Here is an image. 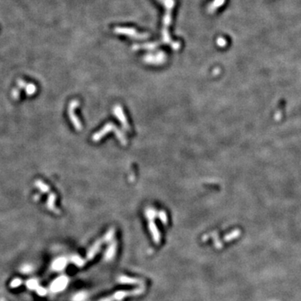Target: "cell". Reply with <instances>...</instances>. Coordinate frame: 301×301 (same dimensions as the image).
Segmentation results:
<instances>
[{
	"label": "cell",
	"mask_w": 301,
	"mask_h": 301,
	"mask_svg": "<svg viewBox=\"0 0 301 301\" xmlns=\"http://www.w3.org/2000/svg\"><path fill=\"white\" fill-rule=\"evenodd\" d=\"M66 285V279H64L63 280L62 279H59L57 280L56 282L55 283V285H53V290H60V289H63Z\"/></svg>",
	"instance_id": "cell-1"
},
{
	"label": "cell",
	"mask_w": 301,
	"mask_h": 301,
	"mask_svg": "<svg viewBox=\"0 0 301 301\" xmlns=\"http://www.w3.org/2000/svg\"><path fill=\"white\" fill-rule=\"evenodd\" d=\"M65 265V260H58L55 263L54 266L55 268H58V269H60V268H63L64 266Z\"/></svg>",
	"instance_id": "cell-2"
},
{
	"label": "cell",
	"mask_w": 301,
	"mask_h": 301,
	"mask_svg": "<svg viewBox=\"0 0 301 301\" xmlns=\"http://www.w3.org/2000/svg\"><path fill=\"white\" fill-rule=\"evenodd\" d=\"M19 284H20V282H19V280H17V282L13 283V285H14V286H17V285H19Z\"/></svg>",
	"instance_id": "cell-3"
}]
</instances>
